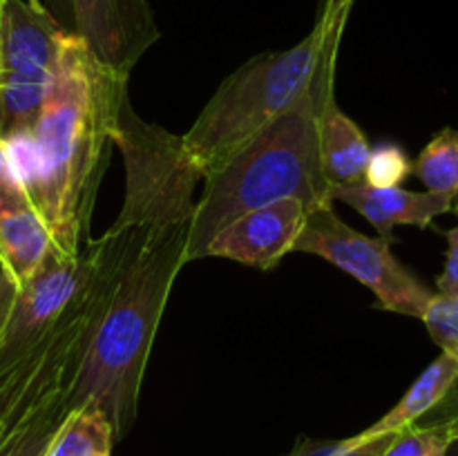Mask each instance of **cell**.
<instances>
[{
    "instance_id": "ac0fdd59",
    "label": "cell",
    "mask_w": 458,
    "mask_h": 456,
    "mask_svg": "<svg viewBox=\"0 0 458 456\" xmlns=\"http://www.w3.org/2000/svg\"><path fill=\"white\" fill-rule=\"evenodd\" d=\"M411 173L425 183L429 192L452 197L458 201V130L445 128L434 134L420 150Z\"/></svg>"
},
{
    "instance_id": "ffe728a7",
    "label": "cell",
    "mask_w": 458,
    "mask_h": 456,
    "mask_svg": "<svg viewBox=\"0 0 458 456\" xmlns=\"http://www.w3.org/2000/svg\"><path fill=\"white\" fill-rule=\"evenodd\" d=\"M411 174V161L396 143L374 148L365 168L362 182L371 188H396Z\"/></svg>"
},
{
    "instance_id": "7a4b0ae2",
    "label": "cell",
    "mask_w": 458,
    "mask_h": 456,
    "mask_svg": "<svg viewBox=\"0 0 458 456\" xmlns=\"http://www.w3.org/2000/svg\"><path fill=\"white\" fill-rule=\"evenodd\" d=\"M188 226L191 222L141 228L76 374L70 410L101 411L116 441L137 420L152 342L174 280L186 266Z\"/></svg>"
},
{
    "instance_id": "d4e9b609",
    "label": "cell",
    "mask_w": 458,
    "mask_h": 456,
    "mask_svg": "<svg viewBox=\"0 0 458 456\" xmlns=\"http://www.w3.org/2000/svg\"><path fill=\"white\" fill-rule=\"evenodd\" d=\"M353 0H327L325 4V12H322L320 21L325 25H343L347 21V13L352 9Z\"/></svg>"
},
{
    "instance_id": "2e32d148",
    "label": "cell",
    "mask_w": 458,
    "mask_h": 456,
    "mask_svg": "<svg viewBox=\"0 0 458 456\" xmlns=\"http://www.w3.org/2000/svg\"><path fill=\"white\" fill-rule=\"evenodd\" d=\"M52 74L0 72V134L31 132L47 98Z\"/></svg>"
},
{
    "instance_id": "8992f818",
    "label": "cell",
    "mask_w": 458,
    "mask_h": 456,
    "mask_svg": "<svg viewBox=\"0 0 458 456\" xmlns=\"http://www.w3.org/2000/svg\"><path fill=\"white\" fill-rule=\"evenodd\" d=\"M94 264L97 244L89 237L74 258L52 246L25 284L0 275V389L63 329L83 298Z\"/></svg>"
},
{
    "instance_id": "f1b7e54d",
    "label": "cell",
    "mask_w": 458,
    "mask_h": 456,
    "mask_svg": "<svg viewBox=\"0 0 458 456\" xmlns=\"http://www.w3.org/2000/svg\"><path fill=\"white\" fill-rule=\"evenodd\" d=\"M3 3H4V0H0V9H3Z\"/></svg>"
},
{
    "instance_id": "9c48e42d",
    "label": "cell",
    "mask_w": 458,
    "mask_h": 456,
    "mask_svg": "<svg viewBox=\"0 0 458 456\" xmlns=\"http://www.w3.org/2000/svg\"><path fill=\"white\" fill-rule=\"evenodd\" d=\"M307 222L300 199H282L267 208L250 210L213 237L206 258H224L244 266L271 271L284 255L293 253Z\"/></svg>"
},
{
    "instance_id": "7c38bea8",
    "label": "cell",
    "mask_w": 458,
    "mask_h": 456,
    "mask_svg": "<svg viewBox=\"0 0 458 456\" xmlns=\"http://www.w3.org/2000/svg\"><path fill=\"white\" fill-rule=\"evenodd\" d=\"M74 380L49 384L0 410V456H45L70 416Z\"/></svg>"
},
{
    "instance_id": "cb8c5ba5",
    "label": "cell",
    "mask_w": 458,
    "mask_h": 456,
    "mask_svg": "<svg viewBox=\"0 0 458 456\" xmlns=\"http://www.w3.org/2000/svg\"><path fill=\"white\" fill-rule=\"evenodd\" d=\"M458 213V208H454ZM447 237V255L445 268L438 275L437 286L441 295H458V224L452 231L445 232Z\"/></svg>"
},
{
    "instance_id": "603a6c76",
    "label": "cell",
    "mask_w": 458,
    "mask_h": 456,
    "mask_svg": "<svg viewBox=\"0 0 458 456\" xmlns=\"http://www.w3.org/2000/svg\"><path fill=\"white\" fill-rule=\"evenodd\" d=\"M25 199H30V195L22 190V186L13 177L12 165H9L7 143H4L3 134H0V213Z\"/></svg>"
},
{
    "instance_id": "6da1fadb",
    "label": "cell",
    "mask_w": 458,
    "mask_h": 456,
    "mask_svg": "<svg viewBox=\"0 0 458 456\" xmlns=\"http://www.w3.org/2000/svg\"><path fill=\"white\" fill-rule=\"evenodd\" d=\"M125 97L128 74L112 70L81 36L67 31L31 130L36 182L30 199L47 224L54 249L72 258L89 240L94 201Z\"/></svg>"
},
{
    "instance_id": "7402d4cb",
    "label": "cell",
    "mask_w": 458,
    "mask_h": 456,
    "mask_svg": "<svg viewBox=\"0 0 458 456\" xmlns=\"http://www.w3.org/2000/svg\"><path fill=\"white\" fill-rule=\"evenodd\" d=\"M387 436L367 438L356 434L340 441H316V438H300L289 456H380L387 447Z\"/></svg>"
},
{
    "instance_id": "8fae6325",
    "label": "cell",
    "mask_w": 458,
    "mask_h": 456,
    "mask_svg": "<svg viewBox=\"0 0 458 456\" xmlns=\"http://www.w3.org/2000/svg\"><path fill=\"white\" fill-rule=\"evenodd\" d=\"M331 199L352 206L378 231L383 240L394 244V228L407 224L429 228L434 219L456 208L452 197L438 192H414L405 188H371L365 182L331 186Z\"/></svg>"
},
{
    "instance_id": "ba28073f",
    "label": "cell",
    "mask_w": 458,
    "mask_h": 456,
    "mask_svg": "<svg viewBox=\"0 0 458 456\" xmlns=\"http://www.w3.org/2000/svg\"><path fill=\"white\" fill-rule=\"evenodd\" d=\"M74 34L112 70L128 74L159 40L148 0H70Z\"/></svg>"
},
{
    "instance_id": "4316f807",
    "label": "cell",
    "mask_w": 458,
    "mask_h": 456,
    "mask_svg": "<svg viewBox=\"0 0 458 456\" xmlns=\"http://www.w3.org/2000/svg\"><path fill=\"white\" fill-rule=\"evenodd\" d=\"M443 456H458V429H454V436H452L450 443H447L445 454Z\"/></svg>"
},
{
    "instance_id": "4fadbf2b",
    "label": "cell",
    "mask_w": 458,
    "mask_h": 456,
    "mask_svg": "<svg viewBox=\"0 0 458 456\" xmlns=\"http://www.w3.org/2000/svg\"><path fill=\"white\" fill-rule=\"evenodd\" d=\"M318 148L322 173L331 186L360 183L365 179L371 148L365 132L335 103L334 92L322 101L318 112Z\"/></svg>"
},
{
    "instance_id": "5b68a950",
    "label": "cell",
    "mask_w": 458,
    "mask_h": 456,
    "mask_svg": "<svg viewBox=\"0 0 458 456\" xmlns=\"http://www.w3.org/2000/svg\"><path fill=\"white\" fill-rule=\"evenodd\" d=\"M112 141L125 161V199L112 226L161 228L191 222L192 192L204 177L183 152L182 137L143 121L125 97Z\"/></svg>"
},
{
    "instance_id": "44dd1931",
    "label": "cell",
    "mask_w": 458,
    "mask_h": 456,
    "mask_svg": "<svg viewBox=\"0 0 458 456\" xmlns=\"http://www.w3.org/2000/svg\"><path fill=\"white\" fill-rule=\"evenodd\" d=\"M420 320L441 351L458 360V295L434 293Z\"/></svg>"
},
{
    "instance_id": "30bf717a",
    "label": "cell",
    "mask_w": 458,
    "mask_h": 456,
    "mask_svg": "<svg viewBox=\"0 0 458 456\" xmlns=\"http://www.w3.org/2000/svg\"><path fill=\"white\" fill-rule=\"evenodd\" d=\"M67 31L38 0H4L0 9V61L4 72L54 74Z\"/></svg>"
},
{
    "instance_id": "83f0119b",
    "label": "cell",
    "mask_w": 458,
    "mask_h": 456,
    "mask_svg": "<svg viewBox=\"0 0 458 456\" xmlns=\"http://www.w3.org/2000/svg\"><path fill=\"white\" fill-rule=\"evenodd\" d=\"M447 443H450V441H447ZM447 443H443V445L434 447V450H432V452H429V454H428V456H443V454H445V447H447Z\"/></svg>"
},
{
    "instance_id": "e0dca14e",
    "label": "cell",
    "mask_w": 458,
    "mask_h": 456,
    "mask_svg": "<svg viewBox=\"0 0 458 456\" xmlns=\"http://www.w3.org/2000/svg\"><path fill=\"white\" fill-rule=\"evenodd\" d=\"M116 443L110 420L92 407L70 411L45 456H110Z\"/></svg>"
},
{
    "instance_id": "277c9868",
    "label": "cell",
    "mask_w": 458,
    "mask_h": 456,
    "mask_svg": "<svg viewBox=\"0 0 458 456\" xmlns=\"http://www.w3.org/2000/svg\"><path fill=\"white\" fill-rule=\"evenodd\" d=\"M343 30L318 21L298 45L259 54L222 80L195 123L182 134L183 152L201 177L222 168L316 88L318 79L335 67Z\"/></svg>"
},
{
    "instance_id": "3957f363",
    "label": "cell",
    "mask_w": 458,
    "mask_h": 456,
    "mask_svg": "<svg viewBox=\"0 0 458 456\" xmlns=\"http://www.w3.org/2000/svg\"><path fill=\"white\" fill-rule=\"evenodd\" d=\"M334 70L329 67L293 110L246 143L222 168L206 174L188 226L186 264L206 258L213 237L250 210L282 199H300L307 213L334 204L318 148V112L334 92Z\"/></svg>"
},
{
    "instance_id": "f546056e",
    "label": "cell",
    "mask_w": 458,
    "mask_h": 456,
    "mask_svg": "<svg viewBox=\"0 0 458 456\" xmlns=\"http://www.w3.org/2000/svg\"><path fill=\"white\" fill-rule=\"evenodd\" d=\"M0 72H3V61H0Z\"/></svg>"
},
{
    "instance_id": "5bb4252c",
    "label": "cell",
    "mask_w": 458,
    "mask_h": 456,
    "mask_svg": "<svg viewBox=\"0 0 458 456\" xmlns=\"http://www.w3.org/2000/svg\"><path fill=\"white\" fill-rule=\"evenodd\" d=\"M49 250L52 235L34 201L25 199L0 213V275L12 284H25Z\"/></svg>"
},
{
    "instance_id": "d6986e66",
    "label": "cell",
    "mask_w": 458,
    "mask_h": 456,
    "mask_svg": "<svg viewBox=\"0 0 458 456\" xmlns=\"http://www.w3.org/2000/svg\"><path fill=\"white\" fill-rule=\"evenodd\" d=\"M454 436V427L445 420L437 423H416L403 432L394 434L389 445L380 452V456H428L434 447L443 445Z\"/></svg>"
},
{
    "instance_id": "52a82bcc",
    "label": "cell",
    "mask_w": 458,
    "mask_h": 456,
    "mask_svg": "<svg viewBox=\"0 0 458 456\" xmlns=\"http://www.w3.org/2000/svg\"><path fill=\"white\" fill-rule=\"evenodd\" d=\"M293 250L318 255L343 268L376 295L385 311L420 320L434 298V291L398 262L392 241L353 231L335 215L334 204L307 213Z\"/></svg>"
},
{
    "instance_id": "484cf974",
    "label": "cell",
    "mask_w": 458,
    "mask_h": 456,
    "mask_svg": "<svg viewBox=\"0 0 458 456\" xmlns=\"http://www.w3.org/2000/svg\"><path fill=\"white\" fill-rule=\"evenodd\" d=\"M437 420H445V423H450L452 427L458 429V402L445 411V416H441V418H437Z\"/></svg>"
},
{
    "instance_id": "9a60e30c",
    "label": "cell",
    "mask_w": 458,
    "mask_h": 456,
    "mask_svg": "<svg viewBox=\"0 0 458 456\" xmlns=\"http://www.w3.org/2000/svg\"><path fill=\"white\" fill-rule=\"evenodd\" d=\"M458 384V360L456 358L441 353L423 374L416 378V383L407 389L405 396L387 411L380 420H376L371 427H367L365 436H387L398 434L411 425L420 423L428 414L437 411L445 402V398L454 392Z\"/></svg>"
}]
</instances>
